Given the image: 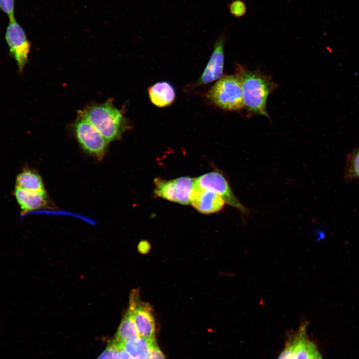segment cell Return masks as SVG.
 <instances>
[{"mask_svg":"<svg viewBox=\"0 0 359 359\" xmlns=\"http://www.w3.org/2000/svg\"><path fill=\"white\" fill-rule=\"evenodd\" d=\"M244 107L248 111L269 117L266 103L275 84L268 76L257 71H250L238 66Z\"/></svg>","mask_w":359,"mask_h":359,"instance_id":"6da1fadb","label":"cell"},{"mask_svg":"<svg viewBox=\"0 0 359 359\" xmlns=\"http://www.w3.org/2000/svg\"><path fill=\"white\" fill-rule=\"evenodd\" d=\"M78 112L109 142L119 139L130 127L128 120L114 106L112 100L88 106Z\"/></svg>","mask_w":359,"mask_h":359,"instance_id":"7a4b0ae2","label":"cell"},{"mask_svg":"<svg viewBox=\"0 0 359 359\" xmlns=\"http://www.w3.org/2000/svg\"><path fill=\"white\" fill-rule=\"evenodd\" d=\"M216 107L228 111H238L243 107L241 80L238 73L225 75L217 81L205 94Z\"/></svg>","mask_w":359,"mask_h":359,"instance_id":"3957f363","label":"cell"},{"mask_svg":"<svg viewBox=\"0 0 359 359\" xmlns=\"http://www.w3.org/2000/svg\"><path fill=\"white\" fill-rule=\"evenodd\" d=\"M73 128L76 138L84 150L101 160L109 142L78 112Z\"/></svg>","mask_w":359,"mask_h":359,"instance_id":"277c9868","label":"cell"},{"mask_svg":"<svg viewBox=\"0 0 359 359\" xmlns=\"http://www.w3.org/2000/svg\"><path fill=\"white\" fill-rule=\"evenodd\" d=\"M195 179L182 177L174 180L156 178L154 192L156 196L183 205H188Z\"/></svg>","mask_w":359,"mask_h":359,"instance_id":"5b68a950","label":"cell"},{"mask_svg":"<svg viewBox=\"0 0 359 359\" xmlns=\"http://www.w3.org/2000/svg\"><path fill=\"white\" fill-rule=\"evenodd\" d=\"M5 39L9 53L15 60L19 72H22L28 61L30 44L24 30L14 17L9 19Z\"/></svg>","mask_w":359,"mask_h":359,"instance_id":"8992f818","label":"cell"},{"mask_svg":"<svg viewBox=\"0 0 359 359\" xmlns=\"http://www.w3.org/2000/svg\"><path fill=\"white\" fill-rule=\"evenodd\" d=\"M195 183L205 189L212 190L224 200L225 203L233 207L242 213L247 214L248 209L236 197L225 177L220 173L211 172L195 179Z\"/></svg>","mask_w":359,"mask_h":359,"instance_id":"52a82bcc","label":"cell"},{"mask_svg":"<svg viewBox=\"0 0 359 359\" xmlns=\"http://www.w3.org/2000/svg\"><path fill=\"white\" fill-rule=\"evenodd\" d=\"M140 336L150 341H156L155 322L151 306L141 301L138 291H132L129 306Z\"/></svg>","mask_w":359,"mask_h":359,"instance_id":"ba28073f","label":"cell"},{"mask_svg":"<svg viewBox=\"0 0 359 359\" xmlns=\"http://www.w3.org/2000/svg\"><path fill=\"white\" fill-rule=\"evenodd\" d=\"M224 37L215 42L212 53L199 78L188 88L205 85L222 77L224 69Z\"/></svg>","mask_w":359,"mask_h":359,"instance_id":"9c48e42d","label":"cell"},{"mask_svg":"<svg viewBox=\"0 0 359 359\" xmlns=\"http://www.w3.org/2000/svg\"><path fill=\"white\" fill-rule=\"evenodd\" d=\"M190 202L198 211L204 214L219 211L225 204L222 197L216 192L202 188L195 182L190 193Z\"/></svg>","mask_w":359,"mask_h":359,"instance_id":"30bf717a","label":"cell"},{"mask_svg":"<svg viewBox=\"0 0 359 359\" xmlns=\"http://www.w3.org/2000/svg\"><path fill=\"white\" fill-rule=\"evenodd\" d=\"M151 102L159 108L169 106L175 101L176 94L174 87L167 81L157 82L148 88Z\"/></svg>","mask_w":359,"mask_h":359,"instance_id":"8fae6325","label":"cell"},{"mask_svg":"<svg viewBox=\"0 0 359 359\" xmlns=\"http://www.w3.org/2000/svg\"><path fill=\"white\" fill-rule=\"evenodd\" d=\"M13 192L23 213L45 207L48 203L45 192H32L15 186Z\"/></svg>","mask_w":359,"mask_h":359,"instance_id":"7c38bea8","label":"cell"},{"mask_svg":"<svg viewBox=\"0 0 359 359\" xmlns=\"http://www.w3.org/2000/svg\"><path fill=\"white\" fill-rule=\"evenodd\" d=\"M15 186L32 192H45L40 176L28 169H23L17 175Z\"/></svg>","mask_w":359,"mask_h":359,"instance_id":"4fadbf2b","label":"cell"},{"mask_svg":"<svg viewBox=\"0 0 359 359\" xmlns=\"http://www.w3.org/2000/svg\"><path fill=\"white\" fill-rule=\"evenodd\" d=\"M131 309L129 307L113 339L118 344L139 337Z\"/></svg>","mask_w":359,"mask_h":359,"instance_id":"5bb4252c","label":"cell"},{"mask_svg":"<svg viewBox=\"0 0 359 359\" xmlns=\"http://www.w3.org/2000/svg\"><path fill=\"white\" fill-rule=\"evenodd\" d=\"M155 342L139 337L119 345L135 359H147Z\"/></svg>","mask_w":359,"mask_h":359,"instance_id":"9a60e30c","label":"cell"},{"mask_svg":"<svg viewBox=\"0 0 359 359\" xmlns=\"http://www.w3.org/2000/svg\"><path fill=\"white\" fill-rule=\"evenodd\" d=\"M307 323L306 321L303 322L295 333L296 359H309L310 352L314 343L309 340L306 333Z\"/></svg>","mask_w":359,"mask_h":359,"instance_id":"2e32d148","label":"cell"},{"mask_svg":"<svg viewBox=\"0 0 359 359\" xmlns=\"http://www.w3.org/2000/svg\"><path fill=\"white\" fill-rule=\"evenodd\" d=\"M344 178L346 182L354 179L359 180V147L354 149L348 155Z\"/></svg>","mask_w":359,"mask_h":359,"instance_id":"e0dca14e","label":"cell"},{"mask_svg":"<svg viewBox=\"0 0 359 359\" xmlns=\"http://www.w3.org/2000/svg\"><path fill=\"white\" fill-rule=\"evenodd\" d=\"M296 336L295 334L287 343L277 359H296Z\"/></svg>","mask_w":359,"mask_h":359,"instance_id":"ac0fdd59","label":"cell"},{"mask_svg":"<svg viewBox=\"0 0 359 359\" xmlns=\"http://www.w3.org/2000/svg\"><path fill=\"white\" fill-rule=\"evenodd\" d=\"M229 10L231 15L236 17H240L246 13L247 7L242 0H234L229 5Z\"/></svg>","mask_w":359,"mask_h":359,"instance_id":"d6986e66","label":"cell"},{"mask_svg":"<svg viewBox=\"0 0 359 359\" xmlns=\"http://www.w3.org/2000/svg\"><path fill=\"white\" fill-rule=\"evenodd\" d=\"M118 344L113 338L97 359H117Z\"/></svg>","mask_w":359,"mask_h":359,"instance_id":"ffe728a7","label":"cell"},{"mask_svg":"<svg viewBox=\"0 0 359 359\" xmlns=\"http://www.w3.org/2000/svg\"><path fill=\"white\" fill-rule=\"evenodd\" d=\"M0 9L9 19L14 18V0H0Z\"/></svg>","mask_w":359,"mask_h":359,"instance_id":"44dd1931","label":"cell"},{"mask_svg":"<svg viewBox=\"0 0 359 359\" xmlns=\"http://www.w3.org/2000/svg\"><path fill=\"white\" fill-rule=\"evenodd\" d=\"M147 359H166L156 342L153 343L150 353Z\"/></svg>","mask_w":359,"mask_h":359,"instance_id":"7402d4cb","label":"cell"},{"mask_svg":"<svg viewBox=\"0 0 359 359\" xmlns=\"http://www.w3.org/2000/svg\"><path fill=\"white\" fill-rule=\"evenodd\" d=\"M117 359H135L121 345L118 344Z\"/></svg>","mask_w":359,"mask_h":359,"instance_id":"603a6c76","label":"cell"},{"mask_svg":"<svg viewBox=\"0 0 359 359\" xmlns=\"http://www.w3.org/2000/svg\"><path fill=\"white\" fill-rule=\"evenodd\" d=\"M309 359H323L321 355L314 344L310 352Z\"/></svg>","mask_w":359,"mask_h":359,"instance_id":"cb8c5ba5","label":"cell"},{"mask_svg":"<svg viewBox=\"0 0 359 359\" xmlns=\"http://www.w3.org/2000/svg\"><path fill=\"white\" fill-rule=\"evenodd\" d=\"M138 247L139 251L144 254L147 253L150 248V244L147 241H141Z\"/></svg>","mask_w":359,"mask_h":359,"instance_id":"d4e9b609","label":"cell"}]
</instances>
